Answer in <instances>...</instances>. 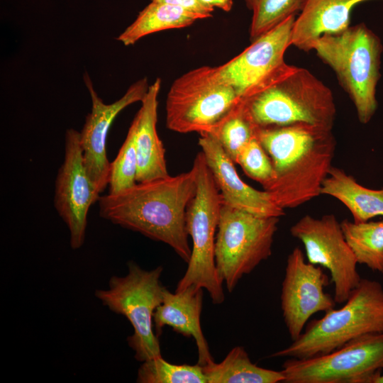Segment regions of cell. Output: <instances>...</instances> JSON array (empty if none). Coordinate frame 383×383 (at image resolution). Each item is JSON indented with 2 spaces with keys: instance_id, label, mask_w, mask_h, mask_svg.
Masks as SVG:
<instances>
[{
  "instance_id": "6da1fadb",
  "label": "cell",
  "mask_w": 383,
  "mask_h": 383,
  "mask_svg": "<svg viewBox=\"0 0 383 383\" xmlns=\"http://www.w3.org/2000/svg\"><path fill=\"white\" fill-rule=\"evenodd\" d=\"M194 170L100 196L101 218L170 246L189 262L192 248L186 227L187 207L196 192Z\"/></svg>"
},
{
  "instance_id": "7a4b0ae2",
  "label": "cell",
  "mask_w": 383,
  "mask_h": 383,
  "mask_svg": "<svg viewBox=\"0 0 383 383\" xmlns=\"http://www.w3.org/2000/svg\"><path fill=\"white\" fill-rule=\"evenodd\" d=\"M274 170L264 189L281 208L295 209L321 195L334 158L332 129L308 123L255 128Z\"/></svg>"
},
{
  "instance_id": "3957f363",
  "label": "cell",
  "mask_w": 383,
  "mask_h": 383,
  "mask_svg": "<svg viewBox=\"0 0 383 383\" xmlns=\"http://www.w3.org/2000/svg\"><path fill=\"white\" fill-rule=\"evenodd\" d=\"M240 104L255 128L302 123L333 129L336 117L329 87L307 69L290 65Z\"/></svg>"
},
{
  "instance_id": "277c9868",
  "label": "cell",
  "mask_w": 383,
  "mask_h": 383,
  "mask_svg": "<svg viewBox=\"0 0 383 383\" xmlns=\"http://www.w3.org/2000/svg\"><path fill=\"white\" fill-rule=\"evenodd\" d=\"M379 333H383V287L377 281L362 278L341 308L311 321L296 340L270 357L307 359Z\"/></svg>"
},
{
  "instance_id": "5b68a950",
  "label": "cell",
  "mask_w": 383,
  "mask_h": 383,
  "mask_svg": "<svg viewBox=\"0 0 383 383\" xmlns=\"http://www.w3.org/2000/svg\"><path fill=\"white\" fill-rule=\"evenodd\" d=\"M317 56L335 73L353 101L361 123L370 122L377 108L380 79V38L364 23L340 33L324 35L313 46Z\"/></svg>"
},
{
  "instance_id": "8992f818",
  "label": "cell",
  "mask_w": 383,
  "mask_h": 383,
  "mask_svg": "<svg viewBox=\"0 0 383 383\" xmlns=\"http://www.w3.org/2000/svg\"><path fill=\"white\" fill-rule=\"evenodd\" d=\"M196 177V192L186 211V227L192 246L188 267L175 292L190 285L206 289L216 304L225 300L223 282L215 262L216 236L222 199L203 152H199L192 167Z\"/></svg>"
},
{
  "instance_id": "52a82bcc",
  "label": "cell",
  "mask_w": 383,
  "mask_h": 383,
  "mask_svg": "<svg viewBox=\"0 0 383 383\" xmlns=\"http://www.w3.org/2000/svg\"><path fill=\"white\" fill-rule=\"evenodd\" d=\"M163 267L145 270L135 262L128 263V273L113 276L106 289H97L95 296L109 310L125 316L133 333L127 338L135 358L144 362L162 356L158 336L154 331L153 315L161 304L165 289L160 281Z\"/></svg>"
},
{
  "instance_id": "ba28073f",
  "label": "cell",
  "mask_w": 383,
  "mask_h": 383,
  "mask_svg": "<svg viewBox=\"0 0 383 383\" xmlns=\"http://www.w3.org/2000/svg\"><path fill=\"white\" fill-rule=\"evenodd\" d=\"M279 218L255 215L222 204L216 236L215 262L229 292L272 255Z\"/></svg>"
},
{
  "instance_id": "9c48e42d",
  "label": "cell",
  "mask_w": 383,
  "mask_h": 383,
  "mask_svg": "<svg viewBox=\"0 0 383 383\" xmlns=\"http://www.w3.org/2000/svg\"><path fill=\"white\" fill-rule=\"evenodd\" d=\"M240 100L223 82L216 67L203 66L177 78L166 99V126L188 133H209Z\"/></svg>"
},
{
  "instance_id": "30bf717a",
  "label": "cell",
  "mask_w": 383,
  "mask_h": 383,
  "mask_svg": "<svg viewBox=\"0 0 383 383\" xmlns=\"http://www.w3.org/2000/svg\"><path fill=\"white\" fill-rule=\"evenodd\" d=\"M284 383H374L383 374V333L367 334L324 355L288 358Z\"/></svg>"
},
{
  "instance_id": "8fae6325",
  "label": "cell",
  "mask_w": 383,
  "mask_h": 383,
  "mask_svg": "<svg viewBox=\"0 0 383 383\" xmlns=\"http://www.w3.org/2000/svg\"><path fill=\"white\" fill-rule=\"evenodd\" d=\"M290 233L304 245L307 261L326 268L334 285L336 303L346 301L361 277L357 261L334 214L320 218L305 215L290 228Z\"/></svg>"
},
{
  "instance_id": "7c38bea8",
  "label": "cell",
  "mask_w": 383,
  "mask_h": 383,
  "mask_svg": "<svg viewBox=\"0 0 383 383\" xmlns=\"http://www.w3.org/2000/svg\"><path fill=\"white\" fill-rule=\"evenodd\" d=\"M292 16L253 41L242 52L216 67L221 80L231 86L240 99L254 94L289 66L284 54L292 45Z\"/></svg>"
},
{
  "instance_id": "4fadbf2b",
  "label": "cell",
  "mask_w": 383,
  "mask_h": 383,
  "mask_svg": "<svg viewBox=\"0 0 383 383\" xmlns=\"http://www.w3.org/2000/svg\"><path fill=\"white\" fill-rule=\"evenodd\" d=\"M99 194L84 165L80 133L69 128L65 135L63 162L55 182L54 206L68 228L73 250L84 243L88 213Z\"/></svg>"
},
{
  "instance_id": "5bb4252c",
  "label": "cell",
  "mask_w": 383,
  "mask_h": 383,
  "mask_svg": "<svg viewBox=\"0 0 383 383\" xmlns=\"http://www.w3.org/2000/svg\"><path fill=\"white\" fill-rule=\"evenodd\" d=\"M328 284V276L321 266L306 262L303 251L294 248L287 258L280 296L283 318L292 341L300 336L313 314L335 309L334 298L324 292Z\"/></svg>"
},
{
  "instance_id": "9a60e30c",
  "label": "cell",
  "mask_w": 383,
  "mask_h": 383,
  "mask_svg": "<svg viewBox=\"0 0 383 383\" xmlns=\"http://www.w3.org/2000/svg\"><path fill=\"white\" fill-rule=\"evenodd\" d=\"M84 82L90 94L91 109L79 132L80 143L87 173L101 193L109 184L110 162L107 157L106 140L111 126L124 109L143 101L149 85L148 79L142 78L132 84L119 99L105 104L95 91L87 73L84 75Z\"/></svg>"
},
{
  "instance_id": "2e32d148",
  "label": "cell",
  "mask_w": 383,
  "mask_h": 383,
  "mask_svg": "<svg viewBox=\"0 0 383 383\" xmlns=\"http://www.w3.org/2000/svg\"><path fill=\"white\" fill-rule=\"evenodd\" d=\"M199 145L213 176L223 204L255 215L280 218L285 210L270 194L247 184L238 175L235 162L217 140L209 133L199 134Z\"/></svg>"
},
{
  "instance_id": "e0dca14e",
  "label": "cell",
  "mask_w": 383,
  "mask_h": 383,
  "mask_svg": "<svg viewBox=\"0 0 383 383\" xmlns=\"http://www.w3.org/2000/svg\"><path fill=\"white\" fill-rule=\"evenodd\" d=\"M203 291V288L194 284L174 293L165 288L162 301L153 315L157 336L164 326H169L184 336L194 338L198 351L197 364L201 366L214 362L201 327Z\"/></svg>"
},
{
  "instance_id": "ac0fdd59",
  "label": "cell",
  "mask_w": 383,
  "mask_h": 383,
  "mask_svg": "<svg viewBox=\"0 0 383 383\" xmlns=\"http://www.w3.org/2000/svg\"><path fill=\"white\" fill-rule=\"evenodd\" d=\"M367 1L370 0H306L294 23L292 45L311 50L321 36L347 29L354 7Z\"/></svg>"
},
{
  "instance_id": "d6986e66",
  "label": "cell",
  "mask_w": 383,
  "mask_h": 383,
  "mask_svg": "<svg viewBox=\"0 0 383 383\" xmlns=\"http://www.w3.org/2000/svg\"><path fill=\"white\" fill-rule=\"evenodd\" d=\"M161 80L157 78L149 86L136 113L138 126L135 148L138 160L137 182H148L169 176L165 150L157 131L158 94Z\"/></svg>"
},
{
  "instance_id": "ffe728a7",
  "label": "cell",
  "mask_w": 383,
  "mask_h": 383,
  "mask_svg": "<svg viewBox=\"0 0 383 383\" xmlns=\"http://www.w3.org/2000/svg\"><path fill=\"white\" fill-rule=\"evenodd\" d=\"M321 194L333 196L343 204L355 223L383 216V189L365 187L338 167H331L323 182Z\"/></svg>"
},
{
  "instance_id": "44dd1931",
  "label": "cell",
  "mask_w": 383,
  "mask_h": 383,
  "mask_svg": "<svg viewBox=\"0 0 383 383\" xmlns=\"http://www.w3.org/2000/svg\"><path fill=\"white\" fill-rule=\"evenodd\" d=\"M200 19L199 15L181 7L151 1L116 39L129 46L150 34L187 27Z\"/></svg>"
},
{
  "instance_id": "7402d4cb",
  "label": "cell",
  "mask_w": 383,
  "mask_h": 383,
  "mask_svg": "<svg viewBox=\"0 0 383 383\" xmlns=\"http://www.w3.org/2000/svg\"><path fill=\"white\" fill-rule=\"evenodd\" d=\"M207 383H278L283 382L282 371L258 367L252 362L241 346H235L219 363L201 366Z\"/></svg>"
},
{
  "instance_id": "603a6c76",
  "label": "cell",
  "mask_w": 383,
  "mask_h": 383,
  "mask_svg": "<svg viewBox=\"0 0 383 383\" xmlns=\"http://www.w3.org/2000/svg\"><path fill=\"white\" fill-rule=\"evenodd\" d=\"M345 239L358 264L383 274V220L340 222Z\"/></svg>"
},
{
  "instance_id": "cb8c5ba5",
  "label": "cell",
  "mask_w": 383,
  "mask_h": 383,
  "mask_svg": "<svg viewBox=\"0 0 383 383\" xmlns=\"http://www.w3.org/2000/svg\"><path fill=\"white\" fill-rule=\"evenodd\" d=\"M255 127L245 116L240 100L209 133L221 144L228 157L236 164L245 146L255 136Z\"/></svg>"
},
{
  "instance_id": "d4e9b609",
  "label": "cell",
  "mask_w": 383,
  "mask_h": 383,
  "mask_svg": "<svg viewBox=\"0 0 383 383\" xmlns=\"http://www.w3.org/2000/svg\"><path fill=\"white\" fill-rule=\"evenodd\" d=\"M252 12L250 39L253 41L292 16H297L306 0H244Z\"/></svg>"
},
{
  "instance_id": "484cf974",
  "label": "cell",
  "mask_w": 383,
  "mask_h": 383,
  "mask_svg": "<svg viewBox=\"0 0 383 383\" xmlns=\"http://www.w3.org/2000/svg\"><path fill=\"white\" fill-rule=\"evenodd\" d=\"M137 382L207 383V380L199 364L175 365L160 356L143 362L138 370Z\"/></svg>"
},
{
  "instance_id": "4316f807",
  "label": "cell",
  "mask_w": 383,
  "mask_h": 383,
  "mask_svg": "<svg viewBox=\"0 0 383 383\" xmlns=\"http://www.w3.org/2000/svg\"><path fill=\"white\" fill-rule=\"evenodd\" d=\"M138 126L134 117L115 159L110 162L109 194H118L137 183L138 160L135 137Z\"/></svg>"
},
{
  "instance_id": "83f0119b",
  "label": "cell",
  "mask_w": 383,
  "mask_h": 383,
  "mask_svg": "<svg viewBox=\"0 0 383 383\" xmlns=\"http://www.w3.org/2000/svg\"><path fill=\"white\" fill-rule=\"evenodd\" d=\"M236 164L239 165L247 176L267 187L274 177L271 160L255 136L240 152Z\"/></svg>"
},
{
  "instance_id": "f1b7e54d",
  "label": "cell",
  "mask_w": 383,
  "mask_h": 383,
  "mask_svg": "<svg viewBox=\"0 0 383 383\" xmlns=\"http://www.w3.org/2000/svg\"><path fill=\"white\" fill-rule=\"evenodd\" d=\"M151 1L165 3L181 7L199 15L201 19L212 16L214 9L202 4L199 0H151Z\"/></svg>"
},
{
  "instance_id": "f546056e",
  "label": "cell",
  "mask_w": 383,
  "mask_h": 383,
  "mask_svg": "<svg viewBox=\"0 0 383 383\" xmlns=\"http://www.w3.org/2000/svg\"><path fill=\"white\" fill-rule=\"evenodd\" d=\"M204 6L214 9L218 8L223 11H230L233 5V0H199Z\"/></svg>"
},
{
  "instance_id": "4dcf8cb0",
  "label": "cell",
  "mask_w": 383,
  "mask_h": 383,
  "mask_svg": "<svg viewBox=\"0 0 383 383\" xmlns=\"http://www.w3.org/2000/svg\"><path fill=\"white\" fill-rule=\"evenodd\" d=\"M374 383H383V374L376 379Z\"/></svg>"
}]
</instances>
